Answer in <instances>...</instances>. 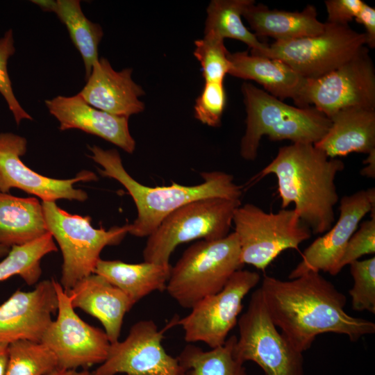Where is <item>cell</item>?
Segmentation results:
<instances>
[{
  "instance_id": "25",
  "label": "cell",
  "mask_w": 375,
  "mask_h": 375,
  "mask_svg": "<svg viewBox=\"0 0 375 375\" xmlns=\"http://www.w3.org/2000/svg\"><path fill=\"white\" fill-rule=\"evenodd\" d=\"M47 232L42 206L37 198L0 192V245L10 249L23 245Z\"/></svg>"
},
{
  "instance_id": "20",
  "label": "cell",
  "mask_w": 375,
  "mask_h": 375,
  "mask_svg": "<svg viewBox=\"0 0 375 375\" xmlns=\"http://www.w3.org/2000/svg\"><path fill=\"white\" fill-rule=\"evenodd\" d=\"M67 293L74 309H81L101 323L110 343L119 340L124 317L135 305L126 294L94 273L80 280Z\"/></svg>"
},
{
  "instance_id": "26",
  "label": "cell",
  "mask_w": 375,
  "mask_h": 375,
  "mask_svg": "<svg viewBox=\"0 0 375 375\" xmlns=\"http://www.w3.org/2000/svg\"><path fill=\"white\" fill-rule=\"evenodd\" d=\"M41 9L54 12L65 25L72 42L83 58L87 79L99 60L98 47L103 38L101 26L90 21L78 0L32 1Z\"/></svg>"
},
{
  "instance_id": "9",
  "label": "cell",
  "mask_w": 375,
  "mask_h": 375,
  "mask_svg": "<svg viewBox=\"0 0 375 375\" xmlns=\"http://www.w3.org/2000/svg\"><path fill=\"white\" fill-rule=\"evenodd\" d=\"M236 357L252 361L265 375H303L302 353L278 331L269 317L260 288L250 298L247 310L238 318Z\"/></svg>"
},
{
  "instance_id": "17",
  "label": "cell",
  "mask_w": 375,
  "mask_h": 375,
  "mask_svg": "<svg viewBox=\"0 0 375 375\" xmlns=\"http://www.w3.org/2000/svg\"><path fill=\"white\" fill-rule=\"evenodd\" d=\"M54 280H44L28 292L17 290L0 306V344L41 342L58 310Z\"/></svg>"
},
{
  "instance_id": "37",
  "label": "cell",
  "mask_w": 375,
  "mask_h": 375,
  "mask_svg": "<svg viewBox=\"0 0 375 375\" xmlns=\"http://www.w3.org/2000/svg\"><path fill=\"white\" fill-rule=\"evenodd\" d=\"M363 25L366 39L365 45L369 48L375 47V9L364 2L359 12L354 19ZM367 47V48H368Z\"/></svg>"
},
{
  "instance_id": "19",
  "label": "cell",
  "mask_w": 375,
  "mask_h": 375,
  "mask_svg": "<svg viewBox=\"0 0 375 375\" xmlns=\"http://www.w3.org/2000/svg\"><path fill=\"white\" fill-rule=\"evenodd\" d=\"M132 69L115 71L101 58L94 63L87 83L78 93L90 106L113 115L128 118L144 110L139 99L143 89L132 78Z\"/></svg>"
},
{
  "instance_id": "35",
  "label": "cell",
  "mask_w": 375,
  "mask_h": 375,
  "mask_svg": "<svg viewBox=\"0 0 375 375\" xmlns=\"http://www.w3.org/2000/svg\"><path fill=\"white\" fill-rule=\"evenodd\" d=\"M375 253V217L364 221L347 242L339 263L340 271L360 257Z\"/></svg>"
},
{
  "instance_id": "36",
  "label": "cell",
  "mask_w": 375,
  "mask_h": 375,
  "mask_svg": "<svg viewBox=\"0 0 375 375\" xmlns=\"http://www.w3.org/2000/svg\"><path fill=\"white\" fill-rule=\"evenodd\" d=\"M364 1L362 0H326V23L349 25L355 19Z\"/></svg>"
},
{
  "instance_id": "29",
  "label": "cell",
  "mask_w": 375,
  "mask_h": 375,
  "mask_svg": "<svg viewBox=\"0 0 375 375\" xmlns=\"http://www.w3.org/2000/svg\"><path fill=\"white\" fill-rule=\"evenodd\" d=\"M57 250L49 232L27 244L12 247L0 262V282L17 275L26 284H35L42 274L41 260Z\"/></svg>"
},
{
  "instance_id": "32",
  "label": "cell",
  "mask_w": 375,
  "mask_h": 375,
  "mask_svg": "<svg viewBox=\"0 0 375 375\" xmlns=\"http://www.w3.org/2000/svg\"><path fill=\"white\" fill-rule=\"evenodd\" d=\"M353 285L349 290L355 311L375 313V258L356 260L350 265Z\"/></svg>"
},
{
  "instance_id": "5",
  "label": "cell",
  "mask_w": 375,
  "mask_h": 375,
  "mask_svg": "<svg viewBox=\"0 0 375 375\" xmlns=\"http://www.w3.org/2000/svg\"><path fill=\"white\" fill-rule=\"evenodd\" d=\"M243 265L234 232L222 239L201 240L185 250L172 266L165 290L181 307L191 309L222 290Z\"/></svg>"
},
{
  "instance_id": "28",
  "label": "cell",
  "mask_w": 375,
  "mask_h": 375,
  "mask_svg": "<svg viewBox=\"0 0 375 375\" xmlns=\"http://www.w3.org/2000/svg\"><path fill=\"white\" fill-rule=\"evenodd\" d=\"M236 342L237 336L231 335L210 351L189 344L176 358L185 375H247L244 363L235 356Z\"/></svg>"
},
{
  "instance_id": "14",
  "label": "cell",
  "mask_w": 375,
  "mask_h": 375,
  "mask_svg": "<svg viewBox=\"0 0 375 375\" xmlns=\"http://www.w3.org/2000/svg\"><path fill=\"white\" fill-rule=\"evenodd\" d=\"M163 338L153 320L137 322L123 341L110 344L107 358L93 375H185L177 358L163 348Z\"/></svg>"
},
{
  "instance_id": "27",
  "label": "cell",
  "mask_w": 375,
  "mask_h": 375,
  "mask_svg": "<svg viewBox=\"0 0 375 375\" xmlns=\"http://www.w3.org/2000/svg\"><path fill=\"white\" fill-rule=\"evenodd\" d=\"M253 3V0L211 1L206 10L204 35L238 40L251 48V54L262 56L269 45L261 42L242 21L244 10Z\"/></svg>"
},
{
  "instance_id": "21",
  "label": "cell",
  "mask_w": 375,
  "mask_h": 375,
  "mask_svg": "<svg viewBox=\"0 0 375 375\" xmlns=\"http://www.w3.org/2000/svg\"><path fill=\"white\" fill-rule=\"evenodd\" d=\"M326 135L314 146L329 158L351 153L368 154L375 150V109L351 107L330 118Z\"/></svg>"
},
{
  "instance_id": "4",
  "label": "cell",
  "mask_w": 375,
  "mask_h": 375,
  "mask_svg": "<svg viewBox=\"0 0 375 375\" xmlns=\"http://www.w3.org/2000/svg\"><path fill=\"white\" fill-rule=\"evenodd\" d=\"M242 93L247 127L240 143V155L246 160L256 158L263 135L273 141L289 140L293 143L314 144L331 126V119L315 107L286 104L250 83L242 84Z\"/></svg>"
},
{
  "instance_id": "31",
  "label": "cell",
  "mask_w": 375,
  "mask_h": 375,
  "mask_svg": "<svg viewBox=\"0 0 375 375\" xmlns=\"http://www.w3.org/2000/svg\"><path fill=\"white\" fill-rule=\"evenodd\" d=\"M194 56L199 61L205 82H223L231 63L224 40L210 35L194 41Z\"/></svg>"
},
{
  "instance_id": "30",
  "label": "cell",
  "mask_w": 375,
  "mask_h": 375,
  "mask_svg": "<svg viewBox=\"0 0 375 375\" xmlns=\"http://www.w3.org/2000/svg\"><path fill=\"white\" fill-rule=\"evenodd\" d=\"M56 369V356L42 342L19 340L8 344L6 375H48Z\"/></svg>"
},
{
  "instance_id": "16",
  "label": "cell",
  "mask_w": 375,
  "mask_h": 375,
  "mask_svg": "<svg viewBox=\"0 0 375 375\" xmlns=\"http://www.w3.org/2000/svg\"><path fill=\"white\" fill-rule=\"evenodd\" d=\"M375 188L358 191L344 196L340 201V216L326 233L314 240L303 252L302 258L290 272L289 278L310 272L336 275L344 248L358 225L367 213L375 217Z\"/></svg>"
},
{
  "instance_id": "6",
  "label": "cell",
  "mask_w": 375,
  "mask_h": 375,
  "mask_svg": "<svg viewBox=\"0 0 375 375\" xmlns=\"http://www.w3.org/2000/svg\"><path fill=\"white\" fill-rule=\"evenodd\" d=\"M42 206L47 231L62 252L60 283L67 292L80 280L94 273L105 247L119 244L129 231V224L109 230L94 228L90 217L72 215L55 201H42Z\"/></svg>"
},
{
  "instance_id": "40",
  "label": "cell",
  "mask_w": 375,
  "mask_h": 375,
  "mask_svg": "<svg viewBox=\"0 0 375 375\" xmlns=\"http://www.w3.org/2000/svg\"><path fill=\"white\" fill-rule=\"evenodd\" d=\"M48 375H93V373L88 369L78 371L77 369H61L58 368Z\"/></svg>"
},
{
  "instance_id": "22",
  "label": "cell",
  "mask_w": 375,
  "mask_h": 375,
  "mask_svg": "<svg viewBox=\"0 0 375 375\" xmlns=\"http://www.w3.org/2000/svg\"><path fill=\"white\" fill-rule=\"evenodd\" d=\"M228 74L262 85L267 92L280 100L292 99L297 103L306 78L279 59L249 54L228 53Z\"/></svg>"
},
{
  "instance_id": "39",
  "label": "cell",
  "mask_w": 375,
  "mask_h": 375,
  "mask_svg": "<svg viewBox=\"0 0 375 375\" xmlns=\"http://www.w3.org/2000/svg\"><path fill=\"white\" fill-rule=\"evenodd\" d=\"M8 360V344H0V375H6Z\"/></svg>"
},
{
  "instance_id": "10",
  "label": "cell",
  "mask_w": 375,
  "mask_h": 375,
  "mask_svg": "<svg viewBox=\"0 0 375 375\" xmlns=\"http://www.w3.org/2000/svg\"><path fill=\"white\" fill-rule=\"evenodd\" d=\"M296 105H312L328 118L347 108L375 109V69L368 48L333 71L306 79Z\"/></svg>"
},
{
  "instance_id": "8",
  "label": "cell",
  "mask_w": 375,
  "mask_h": 375,
  "mask_svg": "<svg viewBox=\"0 0 375 375\" xmlns=\"http://www.w3.org/2000/svg\"><path fill=\"white\" fill-rule=\"evenodd\" d=\"M233 223L243 265L265 271L283 251L298 249L311 235L294 209L266 212L253 203L238 207Z\"/></svg>"
},
{
  "instance_id": "7",
  "label": "cell",
  "mask_w": 375,
  "mask_h": 375,
  "mask_svg": "<svg viewBox=\"0 0 375 375\" xmlns=\"http://www.w3.org/2000/svg\"><path fill=\"white\" fill-rule=\"evenodd\" d=\"M240 199L209 197L191 201L166 217L147 237L143 250L145 262L169 264L174 249L197 239L216 240L229 233Z\"/></svg>"
},
{
  "instance_id": "13",
  "label": "cell",
  "mask_w": 375,
  "mask_h": 375,
  "mask_svg": "<svg viewBox=\"0 0 375 375\" xmlns=\"http://www.w3.org/2000/svg\"><path fill=\"white\" fill-rule=\"evenodd\" d=\"M256 272L239 269L219 292L208 296L177 321L187 342H202L211 349L223 345L229 332L238 324L242 300L260 281Z\"/></svg>"
},
{
  "instance_id": "12",
  "label": "cell",
  "mask_w": 375,
  "mask_h": 375,
  "mask_svg": "<svg viewBox=\"0 0 375 375\" xmlns=\"http://www.w3.org/2000/svg\"><path fill=\"white\" fill-rule=\"evenodd\" d=\"M58 298V315L45 331L41 342L54 354L58 368L77 369L103 363L110 342L106 332L91 326L76 314L71 297L54 280Z\"/></svg>"
},
{
  "instance_id": "11",
  "label": "cell",
  "mask_w": 375,
  "mask_h": 375,
  "mask_svg": "<svg viewBox=\"0 0 375 375\" xmlns=\"http://www.w3.org/2000/svg\"><path fill=\"white\" fill-rule=\"evenodd\" d=\"M325 24L321 34L275 41L261 56L279 59L303 78L314 79L337 69L365 46L364 33H358L349 25Z\"/></svg>"
},
{
  "instance_id": "23",
  "label": "cell",
  "mask_w": 375,
  "mask_h": 375,
  "mask_svg": "<svg viewBox=\"0 0 375 375\" xmlns=\"http://www.w3.org/2000/svg\"><path fill=\"white\" fill-rule=\"evenodd\" d=\"M242 17L257 36L273 38L276 41H288L317 35L326 26L317 19V11L312 5L301 12L270 10L262 3H251Z\"/></svg>"
},
{
  "instance_id": "2",
  "label": "cell",
  "mask_w": 375,
  "mask_h": 375,
  "mask_svg": "<svg viewBox=\"0 0 375 375\" xmlns=\"http://www.w3.org/2000/svg\"><path fill=\"white\" fill-rule=\"evenodd\" d=\"M344 163L328 157L312 144L292 143L279 148L276 157L251 181L274 174L282 208L294 203L301 222L315 234L328 231L335 222L339 201L335 180Z\"/></svg>"
},
{
  "instance_id": "18",
  "label": "cell",
  "mask_w": 375,
  "mask_h": 375,
  "mask_svg": "<svg viewBox=\"0 0 375 375\" xmlns=\"http://www.w3.org/2000/svg\"><path fill=\"white\" fill-rule=\"evenodd\" d=\"M51 115L60 123L59 129H80L100 137L133 153L135 141L128 128V118L111 115L88 104L78 93L57 96L45 101Z\"/></svg>"
},
{
  "instance_id": "41",
  "label": "cell",
  "mask_w": 375,
  "mask_h": 375,
  "mask_svg": "<svg viewBox=\"0 0 375 375\" xmlns=\"http://www.w3.org/2000/svg\"><path fill=\"white\" fill-rule=\"evenodd\" d=\"M10 250V248L0 245V258L5 257L8 253Z\"/></svg>"
},
{
  "instance_id": "33",
  "label": "cell",
  "mask_w": 375,
  "mask_h": 375,
  "mask_svg": "<svg viewBox=\"0 0 375 375\" xmlns=\"http://www.w3.org/2000/svg\"><path fill=\"white\" fill-rule=\"evenodd\" d=\"M226 101L223 82H205L195 101L194 117L209 126H219Z\"/></svg>"
},
{
  "instance_id": "24",
  "label": "cell",
  "mask_w": 375,
  "mask_h": 375,
  "mask_svg": "<svg viewBox=\"0 0 375 375\" xmlns=\"http://www.w3.org/2000/svg\"><path fill=\"white\" fill-rule=\"evenodd\" d=\"M172 266L145 262L137 264L99 259L94 274L121 290L135 304L153 292L166 290Z\"/></svg>"
},
{
  "instance_id": "3",
  "label": "cell",
  "mask_w": 375,
  "mask_h": 375,
  "mask_svg": "<svg viewBox=\"0 0 375 375\" xmlns=\"http://www.w3.org/2000/svg\"><path fill=\"white\" fill-rule=\"evenodd\" d=\"M89 149L90 158L103 168L99 169L100 174L117 181L131 196L138 215L129 224L128 233L136 237L149 236L166 217L191 201L209 197L240 199L242 194V187L235 183L233 175L220 171L202 172L203 182L195 185L173 183L169 186H146L126 172L117 150L97 146Z\"/></svg>"
},
{
  "instance_id": "38",
  "label": "cell",
  "mask_w": 375,
  "mask_h": 375,
  "mask_svg": "<svg viewBox=\"0 0 375 375\" xmlns=\"http://www.w3.org/2000/svg\"><path fill=\"white\" fill-rule=\"evenodd\" d=\"M365 166L360 170V174L367 178L375 177V150L367 154L363 162Z\"/></svg>"
},
{
  "instance_id": "1",
  "label": "cell",
  "mask_w": 375,
  "mask_h": 375,
  "mask_svg": "<svg viewBox=\"0 0 375 375\" xmlns=\"http://www.w3.org/2000/svg\"><path fill=\"white\" fill-rule=\"evenodd\" d=\"M259 288L272 322L301 353L320 334H343L356 342L375 333L373 322L345 311L346 296L319 272L289 281L265 275Z\"/></svg>"
},
{
  "instance_id": "34",
  "label": "cell",
  "mask_w": 375,
  "mask_h": 375,
  "mask_svg": "<svg viewBox=\"0 0 375 375\" xmlns=\"http://www.w3.org/2000/svg\"><path fill=\"white\" fill-rule=\"evenodd\" d=\"M15 52L13 33L8 30L0 38V93L5 99L17 125L24 119L32 120L16 99L8 72V61Z\"/></svg>"
},
{
  "instance_id": "15",
  "label": "cell",
  "mask_w": 375,
  "mask_h": 375,
  "mask_svg": "<svg viewBox=\"0 0 375 375\" xmlns=\"http://www.w3.org/2000/svg\"><path fill=\"white\" fill-rule=\"evenodd\" d=\"M26 149L25 138L9 132L0 133V192L8 193L12 188H17L42 201L61 199L84 201L88 199L86 192L75 188L74 185L80 181H97L98 177L94 172L83 170L70 179L39 174L21 160Z\"/></svg>"
}]
</instances>
